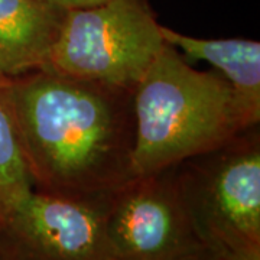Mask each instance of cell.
Masks as SVG:
<instances>
[{
	"mask_svg": "<svg viewBox=\"0 0 260 260\" xmlns=\"http://www.w3.org/2000/svg\"><path fill=\"white\" fill-rule=\"evenodd\" d=\"M175 177L200 242L260 254L259 126L178 164Z\"/></svg>",
	"mask_w": 260,
	"mask_h": 260,
	"instance_id": "obj_3",
	"label": "cell"
},
{
	"mask_svg": "<svg viewBox=\"0 0 260 260\" xmlns=\"http://www.w3.org/2000/svg\"><path fill=\"white\" fill-rule=\"evenodd\" d=\"M34 189L104 203L133 179V91L47 70L0 77Z\"/></svg>",
	"mask_w": 260,
	"mask_h": 260,
	"instance_id": "obj_1",
	"label": "cell"
},
{
	"mask_svg": "<svg viewBox=\"0 0 260 260\" xmlns=\"http://www.w3.org/2000/svg\"><path fill=\"white\" fill-rule=\"evenodd\" d=\"M106 203L32 189L0 227L8 260H113L104 230Z\"/></svg>",
	"mask_w": 260,
	"mask_h": 260,
	"instance_id": "obj_6",
	"label": "cell"
},
{
	"mask_svg": "<svg viewBox=\"0 0 260 260\" xmlns=\"http://www.w3.org/2000/svg\"><path fill=\"white\" fill-rule=\"evenodd\" d=\"M132 171L145 177L227 143L250 126L223 75L165 44L133 91Z\"/></svg>",
	"mask_w": 260,
	"mask_h": 260,
	"instance_id": "obj_2",
	"label": "cell"
},
{
	"mask_svg": "<svg viewBox=\"0 0 260 260\" xmlns=\"http://www.w3.org/2000/svg\"><path fill=\"white\" fill-rule=\"evenodd\" d=\"M0 260H8V259H6V257H5V256H3V254L0 253Z\"/></svg>",
	"mask_w": 260,
	"mask_h": 260,
	"instance_id": "obj_13",
	"label": "cell"
},
{
	"mask_svg": "<svg viewBox=\"0 0 260 260\" xmlns=\"http://www.w3.org/2000/svg\"><path fill=\"white\" fill-rule=\"evenodd\" d=\"M182 260H205V253H204V246L203 247H200L198 250L194 251L192 254H189V256H186Z\"/></svg>",
	"mask_w": 260,
	"mask_h": 260,
	"instance_id": "obj_12",
	"label": "cell"
},
{
	"mask_svg": "<svg viewBox=\"0 0 260 260\" xmlns=\"http://www.w3.org/2000/svg\"><path fill=\"white\" fill-rule=\"evenodd\" d=\"M44 2L55 5L58 8H62L65 10H73L99 6L102 3H106L107 0H44Z\"/></svg>",
	"mask_w": 260,
	"mask_h": 260,
	"instance_id": "obj_11",
	"label": "cell"
},
{
	"mask_svg": "<svg viewBox=\"0 0 260 260\" xmlns=\"http://www.w3.org/2000/svg\"><path fill=\"white\" fill-rule=\"evenodd\" d=\"M104 230L113 260H182L204 246L179 194L175 167L119 188L106 203Z\"/></svg>",
	"mask_w": 260,
	"mask_h": 260,
	"instance_id": "obj_5",
	"label": "cell"
},
{
	"mask_svg": "<svg viewBox=\"0 0 260 260\" xmlns=\"http://www.w3.org/2000/svg\"><path fill=\"white\" fill-rule=\"evenodd\" d=\"M65 13L44 0H0V77L44 70Z\"/></svg>",
	"mask_w": 260,
	"mask_h": 260,
	"instance_id": "obj_7",
	"label": "cell"
},
{
	"mask_svg": "<svg viewBox=\"0 0 260 260\" xmlns=\"http://www.w3.org/2000/svg\"><path fill=\"white\" fill-rule=\"evenodd\" d=\"M205 260H260V254H249L224 247L204 246Z\"/></svg>",
	"mask_w": 260,
	"mask_h": 260,
	"instance_id": "obj_10",
	"label": "cell"
},
{
	"mask_svg": "<svg viewBox=\"0 0 260 260\" xmlns=\"http://www.w3.org/2000/svg\"><path fill=\"white\" fill-rule=\"evenodd\" d=\"M148 0L67 10L44 70L135 91L167 44Z\"/></svg>",
	"mask_w": 260,
	"mask_h": 260,
	"instance_id": "obj_4",
	"label": "cell"
},
{
	"mask_svg": "<svg viewBox=\"0 0 260 260\" xmlns=\"http://www.w3.org/2000/svg\"><path fill=\"white\" fill-rule=\"evenodd\" d=\"M34 189L13 124L0 99V227L19 201Z\"/></svg>",
	"mask_w": 260,
	"mask_h": 260,
	"instance_id": "obj_9",
	"label": "cell"
},
{
	"mask_svg": "<svg viewBox=\"0 0 260 260\" xmlns=\"http://www.w3.org/2000/svg\"><path fill=\"white\" fill-rule=\"evenodd\" d=\"M162 37L191 59L217 68L232 85L246 123L260 121V44L249 39H200L162 26Z\"/></svg>",
	"mask_w": 260,
	"mask_h": 260,
	"instance_id": "obj_8",
	"label": "cell"
}]
</instances>
